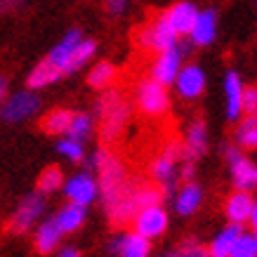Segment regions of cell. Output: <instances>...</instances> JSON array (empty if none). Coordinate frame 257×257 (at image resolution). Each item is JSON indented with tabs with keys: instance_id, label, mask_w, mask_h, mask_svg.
Listing matches in <instances>:
<instances>
[{
	"instance_id": "obj_1",
	"label": "cell",
	"mask_w": 257,
	"mask_h": 257,
	"mask_svg": "<svg viewBox=\"0 0 257 257\" xmlns=\"http://www.w3.org/2000/svg\"><path fill=\"white\" fill-rule=\"evenodd\" d=\"M92 165L99 170V179H97V187H99V196L104 203V210L109 212L116 205L133 184V179L127 177L123 161L118 156H113L109 149H99L92 158Z\"/></svg>"
},
{
	"instance_id": "obj_2",
	"label": "cell",
	"mask_w": 257,
	"mask_h": 257,
	"mask_svg": "<svg viewBox=\"0 0 257 257\" xmlns=\"http://www.w3.org/2000/svg\"><path fill=\"white\" fill-rule=\"evenodd\" d=\"M97 113L101 118V142L113 144L130 120V104L123 99V94L113 90V92H106L99 97Z\"/></svg>"
},
{
	"instance_id": "obj_3",
	"label": "cell",
	"mask_w": 257,
	"mask_h": 257,
	"mask_svg": "<svg viewBox=\"0 0 257 257\" xmlns=\"http://www.w3.org/2000/svg\"><path fill=\"white\" fill-rule=\"evenodd\" d=\"M177 31L170 26V22L165 19V15L156 17L151 24L147 26H142L140 31H137V45L142 50H156V52H165V50H170V47L177 45Z\"/></svg>"
},
{
	"instance_id": "obj_4",
	"label": "cell",
	"mask_w": 257,
	"mask_h": 257,
	"mask_svg": "<svg viewBox=\"0 0 257 257\" xmlns=\"http://www.w3.org/2000/svg\"><path fill=\"white\" fill-rule=\"evenodd\" d=\"M135 97H137L140 109L151 118L163 116V113H168V109H170V97L165 92V85H161V83L154 78L142 80L140 85H137V90H135Z\"/></svg>"
},
{
	"instance_id": "obj_5",
	"label": "cell",
	"mask_w": 257,
	"mask_h": 257,
	"mask_svg": "<svg viewBox=\"0 0 257 257\" xmlns=\"http://www.w3.org/2000/svg\"><path fill=\"white\" fill-rule=\"evenodd\" d=\"M226 161H229V170H231V182L236 189L241 191H252L257 189V165L241 154V149L229 147L226 149Z\"/></svg>"
},
{
	"instance_id": "obj_6",
	"label": "cell",
	"mask_w": 257,
	"mask_h": 257,
	"mask_svg": "<svg viewBox=\"0 0 257 257\" xmlns=\"http://www.w3.org/2000/svg\"><path fill=\"white\" fill-rule=\"evenodd\" d=\"M43 210H45L43 196L40 194H29L22 203H19V208L15 210V215L10 217V222H8L10 234H24V231H29V229L38 222V217L43 215Z\"/></svg>"
},
{
	"instance_id": "obj_7",
	"label": "cell",
	"mask_w": 257,
	"mask_h": 257,
	"mask_svg": "<svg viewBox=\"0 0 257 257\" xmlns=\"http://www.w3.org/2000/svg\"><path fill=\"white\" fill-rule=\"evenodd\" d=\"M133 226L137 234H142L144 238H158V236L165 234L168 229V212L161 208V205H149V208H142L137 215L133 217Z\"/></svg>"
},
{
	"instance_id": "obj_8",
	"label": "cell",
	"mask_w": 257,
	"mask_h": 257,
	"mask_svg": "<svg viewBox=\"0 0 257 257\" xmlns=\"http://www.w3.org/2000/svg\"><path fill=\"white\" fill-rule=\"evenodd\" d=\"M38 109H40V99L31 92V90H24V92L12 94V97L5 101V106H3V118H5L8 123H19V120L31 118Z\"/></svg>"
},
{
	"instance_id": "obj_9",
	"label": "cell",
	"mask_w": 257,
	"mask_h": 257,
	"mask_svg": "<svg viewBox=\"0 0 257 257\" xmlns=\"http://www.w3.org/2000/svg\"><path fill=\"white\" fill-rule=\"evenodd\" d=\"M182 55H184V47H179V45L161 52V57H158L156 62H154V66H151V78L158 80L161 85L175 83L179 69H182Z\"/></svg>"
},
{
	"instance_id": "obj_10",
	"label": "cell",
	"mask_w": 257,
	"mask_h": 257,
	"mask_svg": "<svg viewBox=\"0 0 257 257\" xmlns=\"http://www.w3.org/2000/svg\"><path fill=\"white\" fill-rule=\"evenodd\" d=\"M64 194L69 198V203H78V205H90V203L99 196V187L87 172H80L76 177H71L64 184Z\"/></svg>"
},
{
	"instance_id": "obj_11",
	"label": "cell",
	"mask_w": 257,
	"mask_h": 257,
	"mask_svg": "<svg viewBox=\"0 0 257 257\" xmlns=\"http://www.w3.org/2000/svg\"><path fill=\"white\" fill-rule=\"evenodd\" d=\"M175 85H177V92L184 99H196L198 94H203V90H205V76H203L201 66L189 64L184 69H179L177 78H175Z\"/></svg>"
},
{
	"instance_id": "obj_12",
	"label": "cell",
	"mask_w": 257,
	"mask_h": 257,
	"mask_svg": "<svg viewBox=\"0 0 257 257\" xmlns=\"http://www.w3.org/2000/svg\"><path fill=\"white\" fill-rule=\"evenodd\" d=\"M191 43L194 45H210L215 36H217V12L215 10H205L198 12L194 26H191Z\"/></svg>"
},
{
	"instance_id": "obj_13",
	"label": "cell",
	"mask_w": 257,
	"mask_h": 257,
	"mask_svg": "<svg viewBox=\"0 0 257 257\" xmlns=\"http://www.w3.org/2000/svg\"><path fill=\"white\" fill-rule=\"evenodd\" d=\"M111 250L118 252L120 257H149L151 243L149 238H144L142 234L133 231V234H123L111 241Z\"/></svg>"
},
{
	"instance_id": "obj_14",
	"label": "cell",
	"mask_w": 257,
	"mask_h": 257,
	"mask_svg": "<svg viewBox=\"0 0 257 257\" xmlns=\"http://www.w3.org/2000/svg\"><path fill=\"white\" fill-rule=\"evenodd\" d=\"M196 17H198V10H196L194 3H175V5L165 12V19H168L170 26L177 31V36H184V33L191 31Z\"/></svg>"
},
{
	"instance_id": "obj_15",
	"label": "cell",
	"mask_w": 257,
	"mask_h": 257,
	"mask_svg": "<svg viewBox=\"0 0 257 257\" xmlns=\"http://www.w3.org/2000/svg\"><path fill=\"white\" fill-rule=\"evenodd\" d=\"M182 147H184V158L187 161H196V158H201L205 154V149H208V130H205L203 120H194L189 125Z\"/></svg>"
},
{
	"instance_id": "obj_16",
	"label": "cell",
	"mask_w": 257,
	"mask_h": 257,
	"mask_svg": "<svg viewBox=\"0 0 257 257\" xmlns=\"http://www.w3.org/2000/svg\"><path fill=\"white\" fill-rule=\"evenodd\" d=\"M250 210H252V196L250 191H234L224 201V215L229 217V222H236V224H243L248 222Z\"/></svg>"
},
{
	"instance_id": "obj_17",
	"label": "cell",
	"mask_w": 257,
	"mask_h": 257,
	"mask_svg": "<svg viewBox=\"0 0 257 257\" xmlns=\"http://www.w3.org/2000/svg\"><path fill=\"white\" fill-rule=\"evenodd\" d=\"M224 94H226V118L229 120H236V118L243 113V83L238 78L236 71H229L224 78Z\"/></svg>"
},
{
	"instance_id": "obj_18",
	"label": "cell",
	"mask_w": 257,
	"mask_h": 257,
	"mask_svg": "<svg viewBox=\"0 0 257 257\" xmlns=\"http://www.w3.org/2000/svg\"><path fill=\"white\" fill-rule=\"evenodd\" d=\"M203 201V189L194 182H187L184 187L179 189V194L175 196V210L177 215L187 217V215H194L198 210V205Z\"/></svg>"
},
{
	"instance_id": "obj_19",
	"label": "cell",
	"mask_w": 257,
	"mask_h": 257,
	"mask_svg": "<svg viewBox=\"0 0 257 257\" xmlns=\"http://www.w3.org/2000/svg\"><path fill=\"white\" fill-rule=\"evenodd\" d=\"M80 40H83V38H80V31H78V29H73V31L66 33L62 43H59V45H57L55 50H52V52L47 55V59L55 64L59 71H62V76L66 73L69 59H71V55H73V50H76V45H78Z\"/></svg>"
},
{
	"instance_id": "obj_20",
	"label": "cell",
	"mask_w": 257,
	"mask_h": 257,
	"mask_svg": "<svg viewBox=\"0 0 257 257\" xmlns=\"http://www.w3.org/2000/svg\"><path fill=\"white\" fill-rule=\"evenodd\" d=\"M241 224H236L231 222L229 226H224L217 236H215V241L210 243V248H208V255L210 257H229L231 255V248H234L236 238L241 236Z\"/></svg>"
},
{
	"instance_id": "obj_21",
	"label": "cell",
	"mask_w": 257,
	"mask_h": 257,
	"mask_svg": "<svg viewBox=\"0 0 257 257\" xmlns=\"http://www.w3.org/2000/svg\"><path fill=\"white\" fill-rule=\"evenodd\" d=\"M52 219H55L57 226L62 229V234H73V231H76V229H80V226H83V222H85V205L69 203V205H66V208H62V210L57 212Z\"/></svg>"
},
{
	"instance_id": "obj_22",
	"label": "cell",
	"mask_w": 257,
	"mask_h": 257,
	"mask_svg": "<svg viewBox=\"0 0 257 257\" xmlns=\"http://www.w3.org/2000/svg\"><path fill=\"white\" fill-rule=\"evenodd\" d=\"M62 229L57 226L55 219H47L43 224L38 226V231H36V250H38L40 255H47V252H52L57 248V243L62 241Z\"/></svg>"
},
{
	"instance_id": "obj_23",
	"label": "cell",
	"mask_w": 257,
	"mask_h": 257,
	"mask_svg": "<svg viewBox=\"0 0 257 257\" xmlns=\"http://www.w3.org/2000/svg\"><path fill=\"white\" fill-rule=\"evenodd\" d=\"M57 78H62V71L57 69L55 64L50 62V59H43V62L36 66V69L29 73V78H26V85L29 90H40V87L50 85V83H55Z\"/></svg>"
},
{
	"instance_id": "obj_24",
	"label": "cell",
	"mask_w": 257,
	"mask_h": 257,
	"mask_svg": "<svg viewBox=\"0 0 257 257\" xmlns=\"http://www.w3.org/2000/svg\"><path fill=\"white\" fill-rule=\"evenodd\" d=\"M236 144L241 149H257V113H248L236 127Z\"/></svg>"
},
{
	"instance_id": "obj_25",
	"label": "cell",
	"mask_w": 257,
	"mask_h": 257,
	"mask_svg": "<svg viewBox=\"0 0 257 257\" xmlns=\"http://www.w3.org/2000/svg\"><path fill=\"white\" fill-rule=\"evenodd\" d=\"M71 118H73V113H71L69 109H55L40 120V127H43L47 135H62L69 130Z\"/></svg>"
},
{
	"instance_id": "obj_26",
	"label": "cell",
	"mask_w": 257,
	"mask_h": 257,
	"mask_svg": "<svg viewBox=\"0 0 257 257\" xmlns=\"http://www.w3.org/2000/svg\"><path fill=\"white\" fill-rule=\"evenodd\" d=\"M64 184V172L59 165H47L45 170L40 172L38 177V191L40 194H52V191H57V189H62Z\"/></svg>"
},
{
	"instance_id": "obj_27",
	"label": "cell",
	"mask_w": 257,
	"mask_h": 257,
	"mask_svg": "<svg viewBox=\"0 0 257 257\" xmlns=\"http://www.w3.org/2000/svg\"><path fill=\"white\" fill-rule=\"evenodd\" d=\"M113 80H116V69H113V64L101 62L90 71L87 83H90V87H94V90H104V87H109Z\"/></svg>"
},
{
	"instance_id": "obj_28",
	"label": "cell",
	"mask_w": 257,
	"mask_h": 257,
	"mask_svg": "<svg viewBox=\"0 0 257 257\" xmlns=\"http://www.w3.org/2000/svg\"><path fill=\"white\" fill-rule=\"evenodd\" d=\"M90 133H92V118L87 116V113H73L66 135H69L71 140L83 142V140H87V137H90Z\"/></svg>"
},
{
	"instance_id": "obj_29",
	"label": "cell",
	"mask_w": 257,
	"mask_h": 257,
	"mask_svg": "<svg viewBox=\"0 0 257 257\" xmlns=\"http://www.w3.org/2000/svg\"><path fill=\"white\" fill-rule=\"evenodd\" d=\"M94 50H97V45H94V40H80L78 45H76V50H73V55H71L69 59V66H66V73H71V71H78L83 64L90 59V57L94 55Z\"/></svg>"
},
{
	"instance_id": "obj_30",
	"label": "cell",
	"mask_w": 257,
	"mask_h": 257,
	"mask_svg": "<svg viewBox=\"0 0 257 257\" xmlns=\"http://www.w3.org/2000/svg\"><path fill=\"white\" fill-rule=\"evenodd\" d=\"M57 151L62 154V156H66L69 161H73V163H83V158H85V154H83V144H80L78 140H62L59 144H57Z\"/></svg>"
},
{
	"instance_id": "obj_31",
	"label": "cell",
	"mask_w": 257,
	"mask_h": 257,
	"mask_svg": "<svg viewBox=\"0 0 257 257\" xmlns=\"http://www.w3.org/2000/svg\"><path fill=\"white\" fill-rule=\"evenodd\" d=\"M229 257H257V248H255V238L250 234H243L236 238L234 248H231V255Z\"/></svg>"
},
{
	"instance_id": "obj_32",
	"label": "cell",
	"mask_w": 257,
	"mask_h": 257,
	"mask_svg": "<svg viewBox=\"0 0 257 257\" xmlns=\"http://www.w3.org/2000/svg\"><path fill=\"white\" fill-rule=\"evenodd\" d=\"M177 255L179 257H205V255H208V250L203 248L196 238H184V241L179 243Z\"/></svg>"
},
{
	"instance_id": "obj_33",
	"label": "cell",
	"mask_w": 257,
	"mask_h": 257,
	"mask_svg": "<svg viewBox=\"0 0 257 257\" xmlns=\"http://www.w3.org/2000/svg\"><path fill=\"white\" fill-rule=\"evenodd\" d=\"M243 111L245 113H257V87L255 85H248L243 87Z\"/></svg>"
},
{
	"instance_id": "obj_34",
	"label": "cell",
	"mask_w": 257,
	"mask_h": 257,
	"mask_svg": "<svg viewBox=\"0 0 257 257\" xmlns=\"http://www.w3.org/2000/svg\"><path fill=\"white\" fill-rule=\"evenodd\" d=\"M127 8V0H106V12L111 17H120Z\"/></svg>"
},
{
	"instance_id": "obj_35",
	"label": "cell",
	"mask_w": 257,
	"mask_h": 257,
	"mask_svg": "<svg viewBox=\"0 0 257 257\" xmlns=\"http://www.w3.org/2000/svg\"><path fill=\"white\" fill-rule=\"evenodd\" d=\"M24 0H0V15L3 12H10V10H15V8H19Z\"/></svg>"
},
{
	"instance_id": "obj_36",
	"label": "cell",
	"mask_w": 257,
	"mask_h": 257,
	"mask_svg": "<svg viewBox=\"0 0 257 257\" xmlns=\"http://www.w3.org/2000/svg\"><path fill=\"white\" fill-rule=\"evenodd\" d=\"M5 94H8V78L0 76V104L5 101Z\"/></svg>"
},
{
	"instance_id": "obj_37",
	"label": "cell",
	"mask_w": 257,
	"mask_h": 257,
	"mask_svg": "<svg viewBox=\"0 0 257 257\" xmlns=\"http://www.w3.org/2000/svg\"><path fill=\"white\" fill-rule=\"evenodd\" d=\"M250 224L255 226V231H257V201H252V210H250Z\"/></svg>"
},
{
	"instance_id": "obj_38",
	"label": "cell",
	"mask_w": 257,
	"mask_h": 257,
	"mask_svg": "<svg viewBox=\"0 0 257 257\" xmlns=\"http://www.w3.org/2000/svg\"><path fill=\"white\" fill-rule=\"evenodd\" d=\"M59 257H80V252L76 248H64L62 252H59Z\"/></svg>"
},
{
	"instance_id": "obj_39",
	"label": "cell",
	"mask_w": 257,
	"mask_h": 257,
	"mask_svg": "<svg viewBox=\"0 0 257 257\" xmlns=\"http://www.w3.org/2000/svg\"><path fill=\"white\" fill-rule=\"evenodd\" d=\"M163 257H179L177 252H168V255H163Z\"/></svg>"
},
{
	"instance_id": "obj_40",
	"label": "cell",
	"mask_w": 257,
	"mask_h": 257,
	"mask_svg": "<svg viewBox=\"0 0 257 257\" xmlns=\"http://www.w3.org/2000/svg\"><path fill=\"white\" fill-rule=\"evenodd\" d=\"M252 238H255V248H257V231H255V236H252Z\"/></svg>"
},
{
	"instance_id": "obj_41",
	"label": "cell",
	"mask_w": 257,
	"mask_h": 257,
	"mask_svg": "<svg viewBox=\"0 0 257 257\" xmlns=\"http://www.w3.org/2000/svg\"><path fill=\"white\" fill-rule=\"evenodd\" d=\"M205 257H210V255H205Z\"/></svg>"
}]
</instances>
